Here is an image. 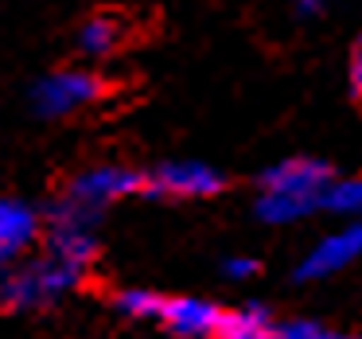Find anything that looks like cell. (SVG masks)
Instances as JSON below:
<instances>
[{"label": "cell", "instance_id": "7c38bea8", "mask_svg": "<svg viewBox=\"0 0 362 339\" xmlns=\"http://www.w3.org/2000/svg\"><path fill=\"white\" fill-rule=\"evenodd\" d=\"M164 300L160 292H148V289H125L117 297V308L125 316H136V320H160V312H164Z\"/></svg>", "mask_w": 362, "mask_h": 339}, {"label": "cell", "instance_id": "9a60e30c", "mask_svg": "<svg viewBox=\"0 0 362 339\" xmlns=\"http://www.w3.org/2000/svg\"><path fill=\"white\" fill-rule=\"evenodd\" d=\"M351 86H354V94L362 98V40L354 43V55H351Z\"/></svg>", "mask_w": 362, "mask_h": 339}, {"label": "cell", "instance_id": "277c9868", "mask_svg": "<svg viewBox=\"0 0 362 339\" xmlns=\"http://www.w3.org/2000/svg\"><path fill=\"white\" fill-rule=\"evenodd\" d=\"M102 98V79L90 71H55L35 82L32 105L40 117H66L74 110H86Z\"/></svg>", "mask_w": 362, "mask_h": 339}, {"label": "cell", "instance_id": "4fadbf2b", "mask_svg": "<svg viewBox=\"0 0 362 339\" xmlns=\"http://www.w3.org/2000/svg\"><path fill=\"white\" fill-rule=\"evenodd\" d=\"M276 339H358V335L323 328V323H315V320H292V323H281V328H276Z\"/></svg>", "mask_w": 362, "mask_h": 339}, {"label": "cell", "instance_id": "6da1fadb", "mask_svg": "<svg viewBox=\"0 0 362 339\" xmlns=\"http://www.w3.org/2000/svg\"><path fill=\"white\" fill-rule=\"evenodd\" d=\"M331 168L312 156H292L261 172L257 214L265 222H296L312 211H323V195L331 188Z\"/></svg>", "mask_w": 362, "mask_h": 339}, {"label": "cell", "instance_id": "30bf717a", "mask_svg": "<svg viewBox=\"0 0 362 339\" xmlns=\"http://www.w3.org/2000/svg\"><path fill=\"white\" fill-rule=\"evenodd\" d=\"M323 211L343 214V219H362V176H343L331 180L327 195H323Z\"/></svg>", "mask_w": 362, "mask_h": 339}, {"label": "cell", "instance_id": "2e32d148", "mask_svg": "<svg viewBox=\"0 0 362 339\" xmlns=\"http://www.w3.org/2000/svg\"><path fill=\"white\" fill-rule=\"evenodd\" d=\"M296 4H300V8H304V12H320L323 4H327V0H296Z\"/></svg>", "mask_w": 362, "mask_h": 339}, {"label": "cell", "instance_id": "52a82bcc", "mask_svg": "<svg viewBox=\"0 0 362 339\" xmlns=\"http://www.w3.org/2000/svg\"><path fill=\"white\" fill-rule=\"evenodd\" d=\"M160 323L180 339H214L218 335V323H222V312L211 300H199V297H168L164 312H160Z\"/></svg>", "mask_w": 362, "mask_h": 339}, {"label": "cell", "instance_id": "9c48e42d", "mask_svg": "<svg viewBox=\"0 0 362 339\" xmlns=\"http://www.w3.org/2000/svg\"><path fill=\"white\" fill-rule=\"evenodd\" d=\"M214 339H276V323L265 316V308L245 304V308H234V312H222Z\"/></svg>", "mask_w": 362, "mask_h": 339}, {"label": "cell", "instance_id": "5bb4252c", "mask_svg": "<svg viewBox=\"0 0 362 339\" xmlns=\"http://www.w3.org/2000/svg\"><path fill=\"white\" fill-rule=\"evenodd\" d=\"M226 277H250V273H257V261L253 258H226Z\"/></svg>", "mask_w": 362, "mask_h": 339}, {"label": "cell", "instance_id": "3957f363", "mask_svg": "<svg viewBox=\"0 0 362 339\" xmlns=\"http://www.w3.org/2000/svg\"><path fill=\"white\" fill-rule=\"evenodd\" d=\"M82 281L78 269L63 265L55 258H43V261H32V265L16 269V273H4L0 277V300L8 308H40L47 300L63 297L66 289Z\"/></svg>", "mask_w": 362, "mask_h": 339}, {"label": "cell", "instance_id": "8992f818", "mask_svg": "<svg viewBox=\"0 0 362 339\" xmlns=\"http://www.w3.org/2000/svg\"><path fill=\"white\" fill-rule=\"evenodd\" d=\"M148 188L156 195H175V199H203L214 195L222 188V176L203 160H175V164L156 168V176L148 180Z\"/></svg>", "mask_w": 362, "mask_h": 339}, {"label": "cell", "instance_id": "5b68a950", "mask_svg": "<svg viewBox=\"0 0 362 339\" xmlns=\"http://www.w3.org/2000/svg\"><path fill=\"white\" fill-rule=\"evenodd\" d=\"M362 258V219L346 222V226H339L335 234L320 238V242L308 250V258L300 261L296 277L300 281H315V277H331L339 273V269H346L351 261Z\"/></svg>", "mask_w": 362, "mask_h": 339}, {"label": "cell", "instance_id": "7a4b0ae2", "mask_svg": "<svg viewBox=\"0 0 362 339\" xmlns=\"http://www.w3.org/2000/svg\"><path fill=\"white\" fill-rule=\"evenodd\" d=\"M136 188H141V176L129 172V168H117V164L90 168V172H82L71 180L59 214H63V219H78L90 226V219H94L102 207H110L113 199H125L129 191H136Z\"/></svg>", "mask_w": 362, "mask_h": 339}, {"label": "cell", "instance_id": "8fae6325", "mask_svg": "<svg viewBox=\"0 0 362 339\" xmlns=\"http://www.w3.org/2000/svg\"><path fill=\"white\" fill-rule=\"evenodd\" d=\"M121 43V24L113 16H90L78 32V47L86 55H110Z\"/></svg>", "mask_w": 362, "mask_h": 339}, {"label": "cell", "instance_id": "ba28073f", "mask_svg": "<svg viewBox=\"0 0 362 339\" xmlns=\"http://www.w3.org/2000/svg\"><path fill=\"white\" fill-rule=\"evenodd\" d=\"M35 234H40V219H35L32 207L24 199L0 195V265L16 258L24 246H32Z\"/></svg>", "mask_w": 362, "mask_h": 339}]
</instances>
